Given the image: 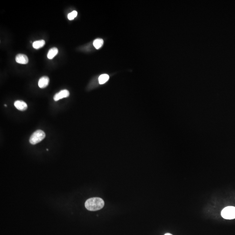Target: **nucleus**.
<instances>
[{
  "instance_id": "1",
  "label": "nucleus",
  "mask_w": 235,
  "mask_h": 235,
  "mask_svg": "<svg viewBox=\"0 0 235 235\" xmlns=\"http://www.w3.org/2000/svg\"><path fill=\"white\" fill-rule=\"evenodd\" d=\"M105 203L102 199L99 197H94L86 200L85 207L88 210L95 211L102 209Z\"/></svg>"
},
{
  "instance_id": "2",
  "label": "nucleus",
  "mask_w": 235,
  "mask_h": 235,
  "mask_svg": "<svg viewBox=\"0 0 235 235\" xmlns=\"http://www.w3.org/2000/svg\"><path fill=\"white\" fill-rule=\"evenodd\" d=\"M45 137V133L41 130L34 132L29 139V142L32 145H35L41 142Z\"/></svg>"
},
{
  "instance_id": "3",
  "label": "nucleus",
  "mask_w": 235,
  "mask_h": 235,
  "mask_svg": "<svg viewBox=\"0 0 235 235\" xmlns=\"http://www.w3.org/2000/svg\"><path fill=\"white\" fill-rule=\"evenodd\" d=\"M221 216L223 218L226 220L235 219V207L234 206L226 207L222 211Z\"/></svg>"
},
{
  "instance_id": "4",
  "label": "nucleus",
  "mask_w": 235,
  "mask_h": 235,
  "mask_svg": "<svg viewBox=\"0 0 235 235\" xmlns=\"http://www.w3.org/2000/svg\"><path fill=\"white\" fill-rule=\"evenodd\" d=\"M69 95L68 91L66 89L62 90L55 94L54 96V99L55 101H58L63 98H67L69 96Z\"/></svg>"
},
{
  "instance_id": "5",
  "label": "nucleus",
  "mask_w": 235,
  "mask_h": 235,
  "mask_svg": "<svg viewBox=\"0 0 235 235\" xmlns=\"http://www.w3.org/2000/svg\"><path fill=\"white\" fill-rule=\"evenodd\" d=\"M15 61L17 63L26 64L28 63V58L26 55L22 54H18L15 57Z\"/></svg>"
},
{
  "instance_id": "6",
  "label": "nucleus",
  "mask_w": 235,
  "mask_h": 235,
  "mask_svg": "<svg viewBox=\"0 0 235 235\" xmlns=\"http://www.w3.org/2000/svg\"><path fill=\"white\" fill-rule=\"evenodd\" d=\"M14 105L17 109L21 111H24L28 108L27 103L22 100L16 101L14 103Z\"/></svg>"
},
{
  "instance_id": "7",
  "label": "nucleus",
  "mask_w": 235,
  "mask_h": 235,
  "mask_svg": "<svg viewBox=\"0 0 235 235\" xmlns=\"http://www.w3.org/2000/svg\"><path fill=\"white\" fill-rule=\"evenodd\" d=\"M49 82V78L48 76H43L39 79L38 83V86L41 89H44L48 86Z\"/></svg>"
},
{
  "instance_id": "8",
  "label": "nucleus",
  "mask_w": 235,
  "mask_h": 235,
  "mask_svg": "<svg viewBox=\"0 0 235 235\" xmlns=\"http://www.w3.org/2000/svg\"><path fill=\"white\" fill-rule=\"evenodd\" d=\"M58 52V48L56 47H53L52 48H51L48 51V54H47V57L49 59H52L53 58Z\"/></svg>"
},
{
  "instance_id": "9",
  "label": "nucleus",
  "mask_w": 235,
  "mask_h": 235,
  "mask_svg": "<svg viewBox=\"0 0 235 235\" xmlns=\"http://www.w3.org/2000/svg\"><path fill=\"white\" fill-rule=\"evenodd\" d=\"M45 42L44 40H41L35 41L32 44V46L34 48L36 49H38L42 48L45 45Z\"/></svg>"
},
{
  "instance_id": "10",
  "label": "nucleus",
  "mask_w": 235,
  "mask_h": 235,
  "mask_svg": "<svg viewBox=\"0 0 235 235\" xmlns=\"http://www.w3.org/2000/svg\"><path fill=\"white\" fill-rule=\"evenodd\" d=\"M103 43H104V41L103 39L101 38H97L94 40L93 42V45L94 47H95V48L99 49L101 48V46L103 45Z\"/></svg>"
},
{
  "instance_id": "11",
  "label": "nucleus",
  "mask_w": 235,
  "mask_h": 235,
  "mask_svg": "<svg viewBox=\"0 0 235 235\" xmlns=\"http://www.w3.org/2000/svg\"><path fill=\"white\" fill-rule=\"evenodd\" d=\"M109 77L108 75H101L99 78V83L100 84H103L109 80Z\"/></svg>"
},
{
  "instance_id": "12",
  "label": "nucleus",
  "mask_w": 235,
  "mask_h": 235,
  "mask_svg": "<svg viewBox=\"0 0 235 235\" xmlns=\"http://www.w3.org/2000/svg\"><path fill=\"white\" fill-rule=\"evenodd\" d=\"M77 15H78V12L76 11H73L72 12H70L69 14H68V19L70 21L73 20L77 17Z\"/></svg>"
},
{
  "instance_id": "13",
  "label": "nucleus",
  "mask_w": 235,
  "mask_h": 235,
  "mask_svg": "<svg viewBox=\"0 0 235 235\" xmlns=\"http://www.w3.org/2000/svg\"><path fill=\"white\" fill-rule=\"evenodd\" d=\"M164 235H173L172 234H170V233H167L166 234H164Z\"/></svg>"
},
{
  "instance_id": "14",
  "label": "nucleus",
  "mask_w": 235,
  "mask_h": 235,
  "mask_svg": "<svg viewBox=\"0 0 235 235\" xmlns=\"http://www.w3.org/2000/svg\"><path fill=\"white\" fill-rule=\"evenodd\" d=\"M5 106H6V107H7V105H5Z\"/></svg>"
},
{
  "instance_id": "15",
  "label": "nucleus",
  "mask_w": 235,
  "mask_h": 235,
  "mask_svg": "<svg viewBox=\"0 0 235 235\" xmlns=\"http://www.w3.org/2000/svg\"><path fill=\"white\" fill-rule=\"evenodd\" d=\"M46 150H47V151H48V149H46Z\"/></svg>"
}]
</instances>
